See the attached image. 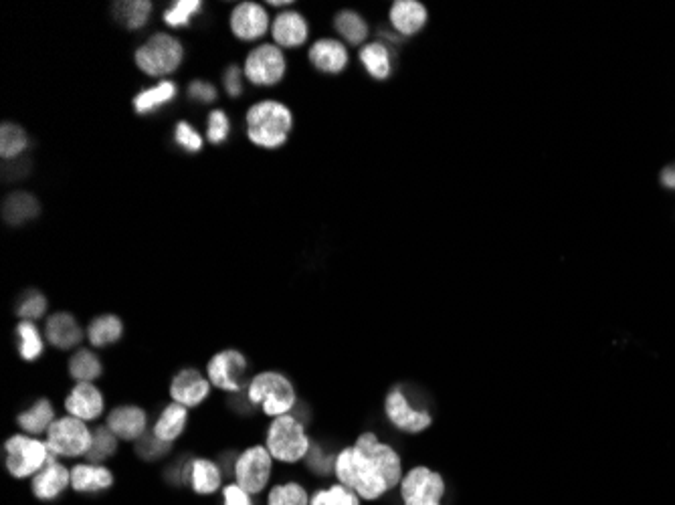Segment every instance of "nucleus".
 <instances>
[{
    "instance_id": "obj_7",
    "label": "nucleus",
    "mask_w": 675,
    "mask_h": 505,
    "mask_svg": "<svg viewBox=\"0 0 675 505\" xmlns=\"http://www.w3.org/2000/svg\"><path fill=\"white\" fill-rule=\"evenodd\" d=\"M93 433L75 417L57 419L47 431V447L57 457H81L91 451Z\"/></svg>"
},
{
    "instance_id": "obj_26",
    "label": "nucleus",
    "mask_w": 675,
    "mask_h": 505,
    "mask_svg": "<svg viewBox=\"0 0 675 505\" xmlns=\"http://www.w3.org/2000/svg\"><path fill=\"white\" fill-rule=\"evenodd\" d=\"M122 336H124V324L118 316H112V314L91 320L87 328V338L91 346L95 348H106L110 344H116Z\"/></svg>"
},
{
    "instance_id": "obj_18",
    "label": "nucleus",
    "mask_w": 675,
    "mask_h": 505,
    "mask_svg": "<svg viewBox=\"0 0 675 505\" xmlns=\"http://www.w3.org/2000/svg\"><path fill=\"white\" fill-rule=\"evenodd\" d=\"M114 485V473L95 463H81L71 469V487L79 493H95L104 491Z\"/></svg>"
},
{
    "instance_id": "obj_9",
    "label": "nucleus",
    "mask_w": 675,
    "mask_h": 505,
    "mask_svg": "<svg viewBox=\"0 0 675 505\" xmlns=\"http://www.w3.org/2000/svg\"><path fill=\"white\" fill-rule=\"evenodd\" d=\"M443 495L445 481L429 467H415L401 481V497L405 505H441Z\"/></svg>"
},
{
    "instance_id": "obj_36",
    "label": "nucleus",
    "mask_w": 675,
    "mask_h": 505,
    "mask_svg": "<svg viewBox=\"0 0 675 505\" xmlns=\"http://www.w3.org/2000/svg\"><path fill=\"white\" fill-rule=\"evenodd\" d=\"M310 505H360V497L346 485L336 483L328 489H318L312 495Z\"/></svg>"
},
{
    "instance_id": "obj_39",
    "label": "nucleus",
    "mask_w": 675,
    "mask_h": 505,
    "mask_svg": "<svg viewBox=\"0 0 675 505\" xmlns=\"http://www.w3.org/2000/svg\"><path fill=\"white\" fill-rule=\"evenodd\" d=\"M47 312V297L39 291H29L25 295V299L19 303L17 314L25 320V322H33L43 318Z\"/></svg>"
},
{
    "instance_id": "obj_29",
    "label": "nucleus",
    "mask_w": 675,
    "mask_h": 505,
    "mask_svg": "<svg viewBox=\"0 0 675 505\" xmlns=\"http://www.w3.org/2000/svg\"><path fill=\"white\" fill-rule=\"evenodd\" d=\"M360 61L374 79H387L393 71L391 53H389L387 45H382V43H370V45L362 47Z\"/></svg>"
},
{
    "instance_id": "obj_19",
    "label": "nucleus",
    "mask_w": 675,
    "mask_h": 505,
    "mask_svg": "<svg viewBox=\"0 0 675 505\" xmlns=\"http://www.w3.org/2000/svg\"><path fill=\"white\" fill-rule=\"evenodd\" d=\"M271 33L275 43L281 47H300L308 39V23L300 13L287 11L273 21Z\"/></svg>"
},
{
    "instance_id": "obj_14",
    "label": "nucleus",
    "mask_w": 675,
    "mask_h": 505,
    "mask_svg": "<svg viewBox=\"0 0 675 505\" xmlns=\"http://www.w3.org/2000/svg\"><path fill=\"white\" fill-rule=\"evenodd\" d=\"M65 411L69 417L81 421H95L104 411V396L93 382H77L65 398Z\"/></svg>"
},
{
    "instance_id": "obj_37",
    "label": "nucleus",
    "mask_w": 675,
    "mask_h": 505,
    "mask_svg": "<svg viewBox=\"0 0 675 505\" xmlns=\"http://www.w3.org/2000/svg\"><path fill=\"white\" fill-rule=\"evenodd\" d=\"M336 29L352 45L362 43L368 35V27H366L364 19L360 15H356L354 11H342L336 17Z\"/></svg>"
},
{
    "instance_id": "obj_17",
    "label": "nucleus",
    "mask_w": 675,
    "mask_h": 505,
    "mask_svg": "<svg viewBox=\"0 0 675 505\" xmlns=\"http://www.w3.org/2000/svg\"><path fill=\"white\" fill-rule=\"evenodd\" d=\"M146 411L140 407H118L108 415L110 431L122 441H138L146 435Z\"/></svg>"
},
{
    "instance_id": "obj_13",
    "label": "nucleus",
    "mask_w": 675,
    "mask_h": 505,
    "mask_svg": "<svg viewBox=\"0 0 675 505\" xmlns=\"http://www.w3.org/2000/svg\"><path fill=\"white\" fill-rule=\"evenodd\" d=\"M211 394V380H207L199 370L184 368L180 370L170 384V396L182 407H199V404Z\"/></svg>"
},
{
    "instance_id": "obj_41",
    "label": "nucleus",
    "mask_w": 675,
    "mask_h": 505,
    "mask_svg": "<svg viewBox=\"0 0 675 505\" xmlns=\"http://www.w3.org/2000/svg\"><path fill=\"white\" fill-rule=\"evenodd\" d=\"M231 132V124H229V118L223 110H215L211 112L209 116V130H207V138L211 144H221L227 140Z\"/></svg>"
},
{
    "instance_id": "obj_34",
    "label": "nucleus",
    "mask_w": 675,
    "mask_h": 505,
    "mask_svg": "<svg viewBox=\"0 0 675 505\" xmlns=\"http://www.w3.org/2000/svg\"><path fill=\"white\" fill-rule=\"evenodd\" d=\"M17 334H19V352L23 356V360L33 362L43 354V338L37 330V326L33 322H21L17 326Z\"/></svg>"
},
{
    "instance_id": "obj_31",
    "label": "nucleus",
    "mask_w": 675,
    "mask_h": 505,
    "mask_svg": "<svg viewBox=\"0 0 675 505\" xmlns=\"http://www.w3.org/2000/svg\"><path fill=\"white\" fill-rule=\"evenodd\" d=\"M102 372V362L91 350H77L69 360V374L77 382H93L102 376Z\"/></svg>"
},
{
    "instance_id": "obj_32",
    "label": "nucleus",
    "mask_w": 675,
    "mask_h": 505,
    "mask_svg": "<svg viewBox=\"0 0 675 505\" xmlns=\"http://www.w3.org/2000/svg\"><path fill=\"white\" fill-rule=\"evenodd\" d=\"M29 148V136L27 132L17 124H3L0 130V154L5 160L19 158Z\"/></svg>"
},
{
    "instance_id": "obj_2",
    "label": "nucleus",
    "mask_w": 675,
    "mask_h": 505,
    "mask_svg": "<svg viewBox=\"0 0 675 505\" xmlns=\"http://www.w3.org/2000/svg\"><path fill=\"white\" fill-rule=\"evenodd\" d=\"M292 112L279 101H261L247 112V134L255 146L273 150L281 148L292 132Z\"/></svg>"
},
{
    "instance_id": "obj_10",
    "label": "nucleus",
    "mask_w": 675,
    "mask_h": 505,
    "mask_svg": "<svg viewBox=\"0 0 675 505\" xmlns=\"http://www.w3.org/2000/svg\"><path fill=\"white\" fill-rule=\"evenodd\" d=\"M245 75L251 83L271 87L285 75V57L275 45H261L249 53L245 63Z\"/></svg>"
},
{
    "instance_id": "obj_12",
    "label": "nucleus",
    "mask_w": 675,
    "mask_h": 505,
    "mask_svg": "<svg viewBox=\"0 0 675 505\" xmlns=\"http://www.w3.org/2000/svg\"><path fill=\"white\" fill-rule=\"evenodd\" d=\"M384 413H387L389 421L403 433H423L427 427H431L433 419L425 411H419L411 407L403 388H393L384 402Z\"/></svg>"
},
{
    "instance_id": "obj_46",
    "label": "nucleus",
    "mask_w": 675,
    "mask_h": 505,
    "mask_svg": "<svg viewBox=\"0 0 675 505\" xmlns=\"http://www.w3.org/2000/svg\"><path fill=\"white\" fill-rule=\"evenodd\" d=\"M661 184H663L665 188L675 190V166H667V168L661 172Z\"/></svg>"
},
{
    "instance_id": "obj_22",
    "label": "nucleus",
    "mask_w": 675,
    "mask_h": 505,
    "mask_svg": "<svg viewBox=\"0 0 675 505\" xmlns=\"http://www.w3.org/2000/svg\"><path fill=\"white\" fill-rule=\"evenodd\" d=\"M391 23L405 37L417 35L427 23V9L417 0H401L391 9Z\"/></svg>"
},
{
    "instance_id": "obj_11",
    "label": "nucleus",
    "mask_w": 675,
    "mask_h": 505,
    "mask_svg": "<svg viewBox=\"0 0 675 505\" xmlns=\"http://www.w3.org/2000/svg\"><path fill=\"white\" fill-rule=\"evenodd\" d=\"M245 372L247 360L237 350H225L211 358L207 366V374L213 386L229 392H241L245 388Z\"/></svg>"
},
{
    "instance_id": "obj_40",
    "label": "nucleus",
    "mask_w": 675,
    "mask_h": 505,
    "mask_svg": "<svg viewBox=\"0 0 675 505\" xmlns=\"http://www.w3.org/2000/svg\"><path fill=\"white\" fill-rule=\"evenodd\" d=\"M136 451H138V455H140L142 459L154 461V459H160L162 455H166V453L170 451V443L160 441V439L152 433V435H144L142 439H138Z\"/></svg>"
},
{
    "instance_id": "obj_43",
    "label": "nucleus",
    "mask_w": 675,
    "mask_h": 505,
    "mask_svg": "<svg viewBox=\"0 0 675 505\" xmlns=\"http://www.w3.org/2000/svg\"><path fill=\"white\" fill-rule=\"evenodd\" d=\"M188 97L192 101H199V104H211L217 99V89L211 83L197 79L188 85Z\"/></svg>"
},
{
    "instance_id": "obj_1",
    "label": "nucleus",
    "mask_w": 675,
    "mask_h": 505,
    "mask_svg": "<svg viewBox=\"0 0 675 505\" xmlns=\"http://www.w3.org/2000/svg\"><path fill=\"white\" fill-rule=\"evenodd\" d=\"M334 473L338 483L366 501L387 495L405 477L399 453L391 445L380 443L374 433H364L352 447L342 449L336 457Z\"/></svg>"
},
{
    "instance_id": "obj_16",
    "label": "nucleus",
    "mask_w": 675,
    "mask_h": 505,
    "mask_svg": "<svg viewBox=\"0 0 675 505\" xmlns=\"http://www.w3.org/2000/svg\"><path fill=\"white\" fill-rule=\"evenodd\" d=\"M69 485H71V471H69L63 463L53 461V463H47V465L33 477L31 489H33V493H35L37 499L53 501V499H57Z\"/></svg>"
},
{
    "instance_id": "obj_33",
    "label": "nucleus",
    "mask_w": 675,
    "mask_h": 505,
    "mask_svg": "<svg viewBox=\"0 0 675 505\" xmlns=\"http://www.w3.org/2000/svg\"><path fill=\"white\" fill-rule=\"evenodd\" d=\"M118 449V437L110 431V427H98L93 431V445H91V451L85 455V459L89 463H95V465H100L104 463L106 459H110Z\"/></svg>"
},
{
    "instance_id": "obj_44",
    "label": "nucleus",
    "mask_w": 675,
    "mask_h": 505,
    "mask_svg": "<svg viewBox=\"0 0 675 505\" xmlns=\"http://www.w3.org/2000/svg\"><path fill=\"white\" fill-rule=\"evenodd\" d=\"M223 85L231 97H239L243 93V81H241V69L237 65L227 67L223 75Z\"/></svg>"
},
{
    "instance_id": "obj_25",
    "label": "nucleus",
    "mask_w": 675,
    "mask_h": 505,
    "mask_svg": "<svg viewBox=\"0 0 675 505\" xmlns=\"http://www.w3.org/2000/svg\"><path fill=\"white\" fill-rule=\"evenodd\" d=\"M186 421H188L186 407H182V404H178V402H172V404H168V407L162 411V415L156 421L152 433L160 441L172 443V441H176L182 435V431L186 427Z\"/></svg>"
},
{
    "instance_id": "obj_38",
    "label": "nucleus",
    "mask_w": 675,
    "mask_h": 505,
    "mask_svg": "<svg viewBox=\"0 0 675 505\" xmlns=\"http://www.w3.org/2000/svg\"><path fill=\"white\" fill-rule=\"evenodd\" d=\"M201 3L199 0H180V3L172 5L166 13H164V23L168 27H174V29H180V27H186L190 25V19L199 15L201 13Z\"/></svg>"
},
{
    "instance_id": "obj_35",
    "label": "nucleus",
    "mask_w": 675,
    "mask_h": 505,
    "mask_svg": "<svg viewBox=\"0 0 675 505\" xmlns=\"http://www.w3.org/2000/svg\"><path fill=\"white\" fill-rule=\"evenodd\" d=\"M267 505H310V495L300 483H283L269 491Z\"/></svg>"
},
{
    "instance_id": "obj_8",
    "label": "nucleus",
    "mask_w": 675,
    "mask_h": 505,
    "mask_svg": "<svg viewBox=\"0 0 675 505\" xmlns=\"http://www.w3.org/2000/svg\"><path fill=\"white\" fill-rule=\"evenodd\" d=\"M271 471L273 457L267 447H249L235 459V483L251 495H257L267 487Z\"/></svg>"
},
{
    "instance_id": "obj_3",
    "label": "nucleus",
    "mask_w": 675,
    "mask_h": 505,
    "mask_svg": "<svg viewBox=\"0 0 675 505\" xmlns=\"http://www.w3.org/2000/svg\"><path fill=\"white\" fill-rule=\"evenodd\" d=\"M247 400L251 404H259L265 415L281 417L289 415L296 407V390L279 372H261L251 378L247 388Z\"/></svg>"
},
{
    "instance_id": "obj_5",
    "label": "nucleus",
    "mask_w": 675,
    "mask_h": 505,
    "mask_svg": "<svg viewBox=\"0 0 675 505\" xmlns=\"http://www.w3.org/2000/svg\"><path fill=\"white\" fill-rule=\"evenodd\" d=\"M49 455L47 443L27 435H13L5 443V463L9 473L17 479L35 477L49 463Z\"/></svg>"
},
{
    "instance_id": "obj_30",
    "label": "nucleus",
    "mask_w": 675,
    "mask_h": 505,
    "mask_svg": "<svg viewBox=\"0 0 675 505\" xmlns=\"http://www.w3.org/2000/svg\"><path fill=\"white\" fill-rule=\"evenodd\" d=\"M152 15V5L148 0H128V3H116L114 5V17L120 21L126 29L136 31L142 29Z\"/></svg>"
},
{
    "instance_id": "obj_21",
    "label": "nucleus",
    "mask_w": 675,
    "mask_h": 505,
    "mask_svg": "<svg viewBox=\"0 0 675 505\" xmlns=\"http://www.w3.org/2000/svg\"><path fill=\"white\" fill-rule=\"evenodd\" d=\"M47 340L59 348V350H69L73 346H79V342L83 340V332L81 326L77 324V320L67 314V312H57L47 320Z\"/></svg>"
},
{
    "instance_id": "obj_45",
    "label": "nucleus",
    "mask_w": 675,
    "mask_h": 505,
    "mask_svg": "<svg viewBox=\"0 0 675 505\" xmlns=\"http://www.w3.org/2000/svg\"><path fill=\"white\" fill-rule=\"evenodd\" d=\"M223 497H225V505H253L251 503V493H247L245 489H241L237 483L227 485L223 489Z\"/></svg>"
},
{
    "instance_id": "obj_20",
    "label": "nucleus",
    "mask_w": 675,
    "mask_h": 505,
    "mask_svg": "<svg viewBox=\"0 0 675 505\" xmlns=\"http://www.w3.org/2000/svg\"><path fill=\"white\" fill-rule=\"evenodd\" d=\"M310 61L318 71L340 73L348 63V51L336 39H320L310 49Z\"/></svg>"
},
{
    "instance_id": "obj_42",
    "label": "nucleus",
    "mask_w": 675,
    "mask_h": 505,
    "mask_svg": "<svg viewBox=\"0 0 675 505\" xmlns=\"http://www.w3.org/2000/svg\"><path fill=\"white\" fill-rule=\"evenodd\" d=\"M174 140H176V144H178L180 148H184V150H188V152H199V150L203 148V138H201V134H199L195 128H192L190 124H186V122H180V124L176 126Z\"/></svg>"
},
{
    "instance_id": "obj_4",
    "label": "nucleus",
    "mask_w": 675,
    "mask_h": 505,
    "mask_svg": "<svg viewBox=\"0 0 675 505\" xmlns=\"http://www.w3.org/2000/svg\"><path fill=\"white\" fill-rule=\"evenodd\" d=\"M312 443L306 427L294 415L275 417L267 431V451L281 463H298L308 457Z\"/></svg>"
},
{
    "instance_id": "obj_6",
    "label": "nucleus",
    "mask_w": 675,
    "mask_h": 505,
    "mask_svg": "<svg viewBox=\"0 0 675 505\" xmlns=\"http://www.w3.org/2000/svg\"><path fill=\"white\" fill-rule=\"evenodd\" d=\"M184 51L182 45L164 33H158L154 37H150L138 51H136V63L138 67L152 77H160V75H168L172 71L178 69V65L182 63Z\"/></svg>"
},
{
    "instance_id": "obj_28",
    "label": "nucleus",
    "mask_w": 675,
    "mask_h": 505,
    "mask_svg": "<svg viewBox=\"0 0 675 505\" xmlns=\"http://www.w3.org/2000/svg\"><path fill=\"white\" fill-rule=\"evenodd\" d=\"M17 423L29 435H41L49 431V427L55 423L53 404L47 398H39L29 411L17 417Z\"/></svg>"
},
{
    "instance_id": "obj_23",
    "label": "nucleus",
    "mask_w": 675,
    "mask_h": 505,
    "mask_svg": "<svg viewBox=\"0 0 675 505\" xmlns=\"http://www.w3.org/2000/svg\"><path fill=\"white\" fill-rule=\"evenodd\" d=\"M39 211H41L39 200L29 192H13L11 196H7L3 205L5 221L15 227L33 221L39 215Z\"/></svg>"
},
{
    "instance_id": "obj_27",
    "label": "nucleus",
    "mask_w": 675,
    "mask_h": 505,
    "mask_svg": "<svg viewBox=\"0 0 675 505\" xmlns=\"http://www.w3.org/2000/svg\"><path fill=\"white\" fill-rule=\"evenodd\" d=\"M176 83L172 81H162L142 93L136 95L134 99V110L142 116H148V114H154L156 110H160L162 106L170 104V101L176 97Z\"/></svg>"
},
{
    "instance_id": "obj_24",
    "label": "nucleus",
    "mask_w": 675,
    "mask_h": 505,
    "mask_svg": "<svg viewBox=\"0 0 675 505\" xmlns=\"http://www.w3.org/2000/svg\"><path fill=\"white\" fill-rule=\"evenodd\" d=\"M192 491L199 495H211L221 489L223 473L221 467L209 459H195L190 467Z\"/></svg>"
},
{
    "instance_id": "obj_15",
    "label": "nucleus",
    "mask_w": 675,
    "mask_h": 505,
    "mask_svg": "<svg viewBox=\"0 0 675 505\" xmlns=\"http://www.w3.org/2000/svg\"><path fill=\"white\" fill-rule=\"evenodd\" d=\"M231 29L241 41H255L267 33L269 17L261 5L243 3L231 15Z\"/></svg>"
}]
</instances>
